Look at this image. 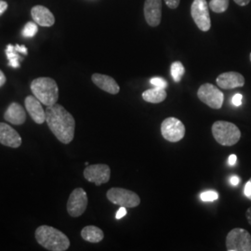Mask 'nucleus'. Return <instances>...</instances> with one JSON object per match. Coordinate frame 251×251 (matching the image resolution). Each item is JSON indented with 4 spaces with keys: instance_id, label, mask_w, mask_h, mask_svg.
<instances>
[{
    "instance_id": "obj_31",
    "label": "nucleus",
    "mask_w": 251,
    "mask_h": 251,
    "mask_svg": "<svg viewBox=\"0 0 251 251\" xmlns=\"http://www.w3.org/2000/svg\"><path fill=\"white\" fill-rule=\"evenodd\" d=\"M244 193H245V196H246L247 198H250V196H251V183L250 180H249V181L246 183V185H245Z\"/></svg>"
},
{
    "instance_id": "obj_24",
    "label": "nucleus",
    "mask_w": 251,
    "mask_h": 251,
    "mask_svg": "<svg viewBox=\"0 0 251 251\" xmlns=\"http://www.w3.org/2000/svg\"><path fill=\"white\" fill-rule=\"evenodd\" d=\"M37 31H38V28L36 25V23L29 22L25 25V26L24 27L22 34L24 37H34L36 36Z\"/></svg>"
},
{
    "instance_id": "obj_38",
    "label": "nucleus",
    "mask_w": 251,
    "mask_h": 251,
    "mask_svg": "<svg viewBox=\"0 0 251 251\" xmlns=\"http://www.w3.org/2000/svg\"></svg>"
},
{
    "instance_id": "obj_34",
    "label": "nucleus",
    "mask_w": 251,
    "mask_h": 251,
    "mask_svg": "<svg viewBox=\"0 0 251 251\" xmlns=\"http://www.w3.org/2000/svg\"><path fill=\"white\" fill-rule=\"evenodd\" d=\"M239 182H240V179H239V177H237V176H233V177L231 178V184L233 185V186H237V185L239 184Z\"/></svg>"
},
{
    "instance_id": "obj_35",
    "label": "nucleus",
    "mask_w": 251,
    "mask_h": 251,
    "mask_svg": "<svg viewBox=\"0 0 251 251\" xmlns=\"http://www.w3.org/2000/svg\"><path fill=\"white\" fill-rule=\"evenodd\" d=\"M6 81H7V79H6V76H5L4 73L0 70V88H1L2 86H4V84L6 83Z\"/></svg>"
},
{
    "instance_id": "obj_26",
    "label": "nucleus",
    "mask_w": 251,
    "mask_h": 251,
    "mask_svg": "<svg viewBox=\"0 0 251 251\" xmlns=\"http://www.w3.org/2000/svg\"><path fill=\"white\" fill-rule=\"evenodd\" d=\"M150 83L152 86L157 87V88H162V89H166L168 87V82L163 79L161 77H152L150 80Z\"/></svg>"
},
{
    "instance_id": "obj_27",
    "label": "nucleus",
    "mask_w": 251,
    "mask_h": 251,
    "mask_svg": "<svg viewBox=\"0 0 251 251\" xmlns=\"http://www.w3.org/2000/svg\"><path fill=\"white\" fill-rule=\"evenodd\" d=\"M165 3L170 9H175L179 7L180 0H165Z\"/></svg>"
},
{
    "instance_id": "obj_14",
    "label": "nucleus",
    "mask_w": 251,
    "mask_h": 251,
    "mask_svg": "<svg viewBox=\"0 0 251 251\" xmlns=\"http://www.w3.org/2000/svg\"><path fill=\"white\" fill-rule=\"evenodd\" d=\"M25 105L28 114L36 124H43L46 122V111L42 107V103L35 96H27L25 100Z\"/></svg>"
},
{
    "instance_id": "obj_32",
    "label": "nucleus",
    "mask_w": 251,
    "mask_h": 251,
    "mask_svg": "<svg viewBox=\"0 0 251 251\" xmlns=\"http://www.w3.org/2000/svg\"><path fill=\"white\" fill-rule=\"evenodd\" d=\"M236 160H237L236 155H235V154H231V155L229 156V158H228V164H229L230 166H234L235 163H236Z\"/></svg>"
},
{
    "instance_id": "obj_13",
    "label": "nucleus",
    "mask_w": 251,
    "mask_h": 251,
    "mask_svg": "<svg viewBox=\"0 0 251 251\" xmlns=\"http://www.w3.org/2000/svg\"><path fill=\"white\" fill-rule=\"evenodd\" d=\"M216 82L217 85L223 90H233L236 88H242L245 85V77L240 73H223L216 78Z\"/></svg>"
},
{
    "instance_id": "obj_15",
    "label": "nucleus",
    "mask_w": 251,
    "mask_h": 251,
    "mask_svg": "<svg viewBox=\"0 0 251 251\" xmlns=\"http://www.w3.org/2000/svg\"><path fill=\"white\" fill-rule=\"evenodd\" d=\"M0 144L10 148H18L22 145V137L10 126L0 122Z\"/></svg>"
},
{
    "instance_id": "obj_12",
    "label": "nucleus",
    "mask_w": 251,
    "mask_h": 251,
    "mask_svg": "<svg viewBox=\"0 0 251 251\" xmlns=\"http://www.w3.org/2000/svg\"><path fill=\"white\" fill-rule=\"evenodd\" d=\"M144 12L148 25L158 26L161 23L162 0H145Z\"/></svg>"
},
{
    "instance_id": "obj_28",
    "label": "nucleus",
    "mask_w": 251,
    "mask_h": 251,
    "mask_svg": "<svg viewBox=\"0 0 251 251\" xmlns=\"http://www.w3.org/2000/svg\"><path fill=\"white\" fill-rule=\"evenodd\" d=\"M242 98L243 96L241 94H239V93L235 94L233 96V99H232V102H233V105L236 106V107L241 106V104H242Z\"/></svg>"
},
{
    "instance_id": "obj_17",
    "label": "nucleus",
    "mask_w": 251,
    "mask_h": 251,
    "mask_svg": "<svg viewBox=\"0 0 251 251\" xmlns=\"http://www.w3.org/2000/svg\"><path fill=\"white\" fill-rule=\"evenodd\" d=\"M91 80L99 89L110 94L116 95L120 91V87L112 76L102 74H93Z\"/></svg>"
},
{
    "instance_id": "obj_25",
    "label": "nucleus",
    "mask_w": 251,
    "mask_h": 251,
    "mask_svg": "<svg viewBox=\"0 0 251 251\" xmlns=\"http://www.w3.org/2000/svg\"><path fill=\"white\" fill-rule=\"evenodd\" d=\"M200 198L204 202H213L219 198V194L215 191H206L200 195Z\"/></svg>"
},
{
    "instance_id": "obj_22",
    "label": "nucleus",
    "mask_w": 251,
    "mask_h": 251,
    "mask_svg": "<svg viewBox=\"0 0 251 251\" xmlns=\"http://www.w3.org/2000/svg\"><path fill=\"white\" fill-rule=\"evenodd\" d=\"M230 0H210L209 9L215 13H224L229 8Z\"/></svg>"
},
{
    "instance_id": "obj_9",
    "label": "nucleus",
    "mask_w": 251,
    "mask_h": 251,
    "mask_svg": "<svg viewBox=\"0 0 251 251\" xmlns=\"http://www.w3.org/2000/svg\"><path fill=\"white\" fill-rule=\"evenodd\" d=\"M161 134L171 143H178L185 136V126L175 117L166 118L161 124Z\"/></svg>"
},
{
    "instance_id": "obj_6",
    "label": "nucleus",
    "mask_w": 251,
    "mask_h": 251,
    "mask_svg": "<svg viewBox=\"0 0 251 251\" xmlns=\"http://www.w3.org/2000/svg\"><path fill=\"white\" fill-rule=\"evenodd\" d=\"M228 251H251V235L242 228H234L226 236Z\"/></svg>"
},
{
    "instance_id": "obj_21",
    "label": "nucleus",
    "mask_w": 251,
    "mask_h": 251,
    "mask_svg": "<svg viewBox=\"0 0 251 251\" xmlns=\"http://www.w3.org/2000/svg\"><path fill=\"white\" fill-rule=\"evenodd\" d=\"M143 99L150 103H160L167 99V91L165 89L154 87L153 89L145 90L142 94Z\"/></svg>"
},
{
    "instance_id": "obj_36",
    "label": "nucleus",
    "mask_w": 251,
    "mask_h": 251,
    "mask_svg": "<svg viewBox=\"0 0 251 251\" xmlns=\"http://www.w3.org/2000/svg\"><path fill=\"white\" fill-rule=\"evenodd\" d=\"M246 217H247V220H248L249 224L251 225V206L250 208H248V210L246 212Z\"/></svg>"
},
{
    "instance_id": "obj_3",
    "label": "nucleus",
    "mask_w": 251,
    "mask_h": 251,
    "mask_svg": "<svg viewBox=\"0 0 251 251\" xmlns=\"http://www.w3.org/2000/svg\"><path fill=\"white\" fill-rule=\"evenodd\" d=\"M31 90L36 99L46 106H51L57 103L59 99V88L53 78L38 77L31 83Z\"/></svg>"
},
{
    "instance_id": "obj_5",
    "label": "nucleus",
    "mask_w": 251,
    "mask_h": 251,
    "mask_svg": "<svg viewBox=\"0 0 251 251\" xmlns=\"http://www.w3.org/2000/svg\"><path fill=\"white\" fill-rule=\"evenodd\" d=\"M107 199L114 205L125 206L126 208H133L141 204L140 197L130 190L113 187L106 193Z\"/></svg>"
},
{
    "instance_id": "obj_20",
    "label": "nucleus",
    "mask_w": 251,
    "mask_h": 251,
    "mask_svg": "<svg viewBox=\"0 0 251 251\" xmlns=\"http://www.w3.org/2000/svg\"><path fill=\"white\" fill-rule=\"evenodd\" d=\"M81 237L87 242L100 243L103 240L104 233L99 227L94 225H89L82 229Z\"/></svg>"
},
{
    "instance_id": "obj_16",
    "label": "nucleus",
    "mask_w": 251,
    "mask_h": 251,
    "mask_svg": "<svg viewBox=\"0 0 251 251\" xmlns=\"http://www.w3.org/2000/svg\"><path fill=\"white\" fill-rule=\"evenodd\" d=\"M31 15L36 25L43 27H50L55 24L52 12L44 6L37 5L31 9Z\"/></svg>"
},
{
    "instance_id": "obj_30",
    "label": "nucleus",
    "mask_w": 251,
    "mask_h": 251,
    "mask_svg": "<svg viewBox=\"0 0 251 251\" xmlns=\"http://www.w3.org/2000/svg\"><path fill=\"white\" fill-rule=\"evenodd\" d=\"M8 7H9V5L6 1L0 0V16L8 9Z\"/></svg>"
},
{
    "instance_id": "obj_19",
    "label": "nucleus",
    "mask_w": 251,
    "mask_h": 251,
    "mask_svg": "<svg viewBox=\"0 0 251 251\" xmlns=\"http://www.w3.org/2000/svg\"><path fill=\"white\" fill-rule=\"evenodd\" d=\"M19 53L27 55L28 50L25 46L15 45L12 46L9 44L6 49V55L9 59V66L12 68H19L20 67V60L21 57L19 56Z\"/></svg>"
},
{
    "instance_id": "obj_29",
    "label": "nucleus",
    "mask_w": 251,
    "mask_h": 251,
    "mask_svg": "<svg viewBox=\"0 0 251 251\" xmlns=\"http://www.w3.org/2000/svg\"><path fill=\"white\" fill-rule=\"evenodd\" d=\"M126 215V208L125 206H120V208L117 210V214H116V219L120 220Z\"/></svg>"
},
{
    "instance_id": "obj_8",
    "label": "nucleus",
    "mask_w": 251,
    "mask_h": 251,
    "mask_svg": "<svg viewBox=\"0 0 251 251\" xmlns=\"http://www.w3.org/2000/svg\"><path fill=\"white\" fill-rule=\"evenodd\" d=\"M198 97L203 103L217 110L223 107L225 100L223 91L210 83H205L198 89Z\"/></svg>"
},
{
    "instance_id": "obj_18",
    "label": "nucleus",
    "mask_w": 251,
    "mask_h": 251,
    "mask_svg": "<svg viewBox=\"0 0 251 251\" xmlns=\"http://www.w3.org/2000/svg\"><path fill=\"white\" fill-rule=\"evenodd\" d=\"M4 119L13 125H23L26 121V113L20 103L12 102L5 112Z\"/></svg>"
},
{
    "instance_id": "obj_10",
    "label": "nucleus",
    "mask_w": 251,
    "mask_h": 251,
    "mask_svg": "<svg viewBox=\"0 0 251 251\" xmlns=\"http://www.w3.org/2000/svg\"><path fill=\"white\" fill-rule=\"evenodd\" d=\"M88 196L83 188H75L67 201V212L73 218H77L84 214L88 206Z\"/></svg>"
},
{
    "instance_id": "obj_2",
    "label": "nucleus",
    "mask_w": 251,
    "mask_h": 251,
    "mask_svg": "<svg viewBox=\"0 0 251 251\" xmlns=\"http://www.w3.org/2000/svg\"><path fill=\"white\" fill-rule=\"evenodd\" d=\"M35 236L37 243L48 251H65L70 247V240L66 234L49 225L39 226Z\"/></svg>"
},
{
    "instance_id": "obj_4",
    "label": "nucleus",
    "mask_w": 251,
    "mask_h": 251,
    "mask_svg": "<svg viewBox=\"0 0 251 251\" xmlns=\"http://www.w3.org/2000/svg\"><path fill=\"white\" fill-rule=\"evenodd\" d=\"M216 142L223 146H233L241 139V131L232 122L219 120L211 127Z\"/></svg>"
},
{
    "instance_id": "obj_7",
    "label": "nucleus",
    "mask_w": 251,
    "mask_h": 251,
    "mask_svg": "<svg viewBox=\"0 0 251 251\" xmlns=\"http://www.w3.org/2000/svg\"><path fill=\"white\" fill-rule=\"evenodd\" d=\"M191 16L195 24L203 32L211 28L209 6L206 0H194L191 6Z\"/></svg>"
},
{
    "instance_id": "obj_37",
    "label": "nucleus",
    "mask_w": 251,
    "mask_h": 251,
    "mask_svg": "<svg viewBox=\"0 0 251 251\" xmlns=\"http://www.w3.org/2000/svg\"><path fill=\"white\" fill-rule=\"evenodd\" d=\"M250 181H251V179H250ZM249 199H251V196H250V198H249Z\"/></svg>"
},
{
    "instance_id": "obj_33",
    "label": "nucleus",
    "mask_w": 251,
    "mask_h": 251,
    "mask_svg": "<svg viewBox=\"0 0 251 251\" xmlns=\"http://www.w3.org/2000/svg\"><path fill=\"white\" fill-rule=\"evenodd\" d=\"M238 6H241V7H244V6H247V5H249L250 4V2H251V0H233Z\"/></svg>"
},
{
    "instance_id": "obj_1",
    "label": "nucleus",
    "mask_w": 251,
    "mask_h": 251,
    "mask_svg": "<svg viewBox=\"0 0 251 251\" xmlns=\"http://www.w3.org/2000/svg\"><path fill=\"white\" fill-rule=\"evenodd\" d=\"M46 122L62 144H70L74 140L75 120L63 105L55 103L46 108Z\"/></svg>"
},
{
    "instance_id": "obj_23",
    "label": "nucleus",
    "mask_w": 251,
    "mask_h": 251,
    "mask_svg": "<svg viewBox=\"0 0 251 251\" xmlns=\"http://www.w3.org/2000/svg\"><path fill=\"white\" fill-rule=\"evenodd\" d=\"M171 72L173 80L175 81L176 83H178V82L181 80L183 75L185 74V68H184L182 63L177 61V62H174L171 64Z\"/></svg>"
},
{
    "instance_id": "obj_11",
    "label": "nucleus",
    "mask_w": 251,
    "mask_h": 251,
    "mask_svg": "<svg viewBox=\"0 0 251 251\" xmlns=\"http://www.w3.org/2000/svg\"><path fill=\"white\" fill-rule=\"evenodd\" d=\"M84 177L90 182L100 186L103 183H107L111 177V169L106 164L89 165L84 170Z\"/></svg>"
}]
</instances>
